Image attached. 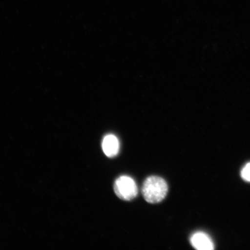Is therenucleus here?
Wrapping results in <instances>:
<instances>
[{
    "instance_id": "nucleus-1",
    "label": "nucleus",
    "mask_w": 250,
    "mask_h": 250,
    "mask_svg": "<svg viewBox=\"0 0 250 250\" xmlns=\"http://www.w3.org/2000/svg\"><path fill=\"white\" fill-rule=\"evenodd\" d=\"M168 191V186L162 177L151 176L144 182L142 193L146 201L149 203H158L165 198Z\"/></svg>"
},
{
    "instance_id": "nucleus-4",
    "label": "nucleus",
    "mask_w": 250,
    "mask_h": 250,
    "mask_svg": "<svg viewBox=\"0 0 250 250\" xmlns=\"http://www.w3.org/2000/svg\"><path fill=\"white\" fill-rule=\"evenodd\" d=\"M103 151L108 157L112 158L117 155L120 150V143L117 137L113 134H108L103 139Z\"/></svg>"
},
{
    "instance_id": "nucleus-2",
    "label": "nucleus",
    "mask_w": 250,
    "mask_h": 250,
    "mask_svg": "<svg viewBox=\"0 0 250 250\" xmlns=\"http://www.w3.org/2000/svg\"><path fill=\"white\" fill-rule=\"evenodd\" d=\"M114 191L119 198L124 201L133 199L138 193L135 181L130 177L121 176L115 181Z\"/></svg>"
},
{
    "instance_id": "nucleus-3",
    "label": "nucleus",
    "mask_w": 250,
    "mask_h": 250,
    "mask_svg": "<svg viewBox=\"0 0 250 250\" xmlns=\"http://www.w3.org/2000/svg\"><path fill=\"white\" fill-rule=\"evenodd\" d=\"M192 246L198 250H211L214 248L213 242L207 234L198 232L192 234L190 239Z\"/></svg>"
},
{
    "instance_id": "nucleus-5",
    "label": "nucleus",
    "mask_w": 250,
    "mask_h": 250,
    "mask_svg": "<svg viewBox=\"0 0 250 250\" xmlns=\"http://www.w3.org/2000/svg\"><path fill=\"white\" fill-rule=\"evenodd\" d=\"M241 176L243 180L250 182V162L243 168Z\"/></svg>"
}]
</instances>
